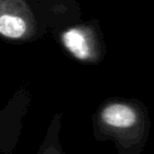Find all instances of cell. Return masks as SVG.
<instances>
[{
  "label": "cell",
  "instance_id": "6da1fadb",
  "mask_svg": "<svg viewBox=\"0 0 154 154\" xmlns=\"http://www.w3.org/2000/svg\"><path fill=\"white\" fill-rule=\"evenodd\" d=\"M75 0H0V36L30 41L47 29L61 30L81 20Z\"/></svg>",
  "mask_w": 154,
  "mask_h": 154
},
{
  "label": "cell",
  "instance_id": "7a4b0ae2",
  "mask_svg": "<svg viewBox=\"0 0 154 154\" xmlns=\"http://www.w3.org/2000/svg\"><path fill=\"white\" fill-rule=\"evenodd\" d=\"M97 141H112L118 154H142L150 130L146 105L134 97H111L91 117Z\"/></svg>",
  "mask_w": 154,
  "mask_h": 154
},
{
  "label": "cell",
  "instance_id": "3957f363",
  "mask_svg": "<svg viewBox=\"0 0 154 154\" xmlns=\"http://www.w3.org/2000/svg\"><path fill=\"white\" fill-rule=\"evenodd\" d=\"M59 41L71 57L85 64L100 63L106 52L96 22H77L61 29L59 31Z\"/></svg>",
  "mask_w": 154,
  "mask_h": 154
},
{
  "label": "cell",
  "instance_id": "277c9868",
  "mask_svg": "<svg viewBox=\"0 0 154 154\" xmlns=\"http://www.w3.org/2000/svg\"><path fill=\"white\" fill-rule=\"evenodd\" d=\"M60 123H61V116L57 114L52 122L51 129L48 131V136L43 142V146L38 154H65L61 149L58 136L60 130Z\"/></svg>",
  "mask_w": 154,
  "mask_h": 154
}]
</instances>
